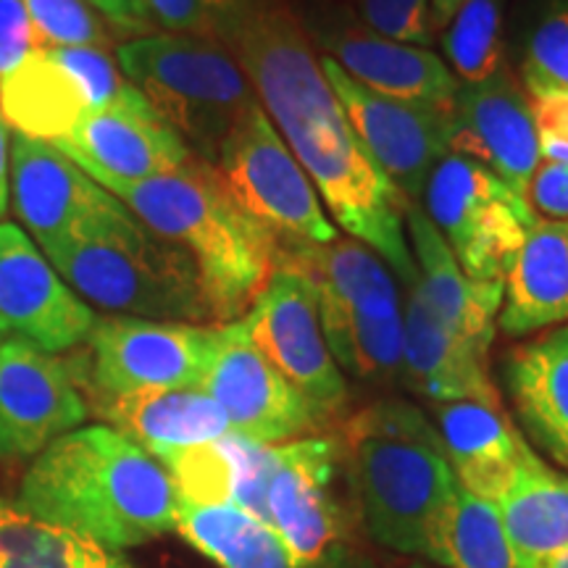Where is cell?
Returning <instances> with one entry per match:
<instances>
[{
    "label": "cell",
    "mask_w": 568,
    "mask_h": 568,
    "mask_svg": "<svg viewBox=\"0 0 568 568\" xmlns=\"http://www.w3.org/2000/svg\"><path fill=\"white\" fill-rule=\"evenodd\" d=\"M142 3L161 30L219 40L237 0H142Z\"/></svg>",
    "instance_id": "obj_37"
},
{
    "label": "cell",
    "mask_w": 568,
    "mask_h": 568,
    "mask_svg": "<svg viewBox=\"0 0 568 568\" xmlns=\"http://www.w3.org/2000/svg\"><path fill=\"white\" fill-rule=\"evenodd\" d=\"M337 464L335 437L274 445L266 524L305 566L345 568V524L335 495Z\"/></svg>",
    "instance_id": "obj_13"
},
{
    "label": "cell",
    "mask_w": 568,
    "mask_h": 568,
    "mask_svg": "<svg viewBox=\"0 0 568 568\" xmlns=\"http://www.w3.org/2000/svg\"><path fill=\"white\" fill-rule=\"evenodd\" d=\"M201 389L224 410L234 435L255 443L284 445L322 429L303 395L253 345L245 318L216 326Z\"/></svg>",
    "instance_id": "obj_14"
},
{
    "label": "cell",
    "mask_w": 568,
    "mask_h": 568,
    "mask_svg": "<svg viewBox=\"0 0 568 568\" xmlns=\"http://www.w3.org/2000/svg\"><path fill=\"white\" fill-rule=\"evenodd\" d=\"M42 253L84 303L109 316L216 324L190 253L148 230L122 201L84 216Z\"/></svg>",
    "instance_id": "obj_5"
},
{
    "label": "cell",
    "mask_w": 568,
    "mask_h": 568,
    "mask_svg": "<svg viewBox=\"0 0 568 568\" xmlns=\"http://www.w3.org/2000/svg\"><path fill=\"white\" fill-rule=\"evenodd\" d=\"M243 318L253 345L303 395L318 424L343 416L347 385L326 345L314 284L295 268L274 264Z\"/></svg>",
    "instance_id": "obj_12"
},
{
    "label": "cell",
    "mask_w": 568,
    "mask_h": 568,
    "mask_svg": "<svg viewBox=\"0 0 568 568\" xmlns=\"http://www.w3.org/2000/svg\"><path fill=\"white\" fill-rule=\"evenodd\" d=\"M113 59L190 153L211 166L234 124L258 105L243 67L219 40L153 32L122 42Z\"/></svg>",
    "instance_id": "obj_7"
},
{
    "label": "cell",
    "mask_w": 568,
    "mask_h": 568,
    "mask_svg": "<svg viewBox=\"0 0 568 568\" xmlns=\"http://www.w3.org/2000/svg\"><path fill=\"white\" fill-rule=\"evenodd\" d=\"M274 445L230 435L180 450L163 468L172 474L182 503L234 506L266 524V481L272 474Z\"/></svg>",
    "instance_id": "obj_27"
},
{
    "label": "cell",
    "mask_w": 568,
    "mask_h": 568,
    "mask_svg": "<svg viewBox=\"0 0 568 568\" xmlns=\"http://www.w3.org/2000/svg\"><path fill=\"white\" fill-rule=\"evenodd\" d=\"M176 531L219 568H314L293 558L268 524L234 506L180 500Z\"/></svg>",
    "instance_id": "obj_30"
},
{
    "label": "cell",
    "mask_w": 568,
    "mask_h": 568,
    "mask_svg": "<svg viewBox=\"0 0 568 568\" xmlns=\"http://www.w3.org/2000/svg\"><path fill=\"white\" fill-rule=\"evenodd\" d=\"M0 542L6 548L3 568H134L116 550L32 521L17 508L0 529Z\"/></svg>",
    "instance_id": "obj_32"
},
{
    "label": "cell",
    "mask_w": 568,
    "mask_h": 568,
    "mask_svg": "<svg viewBox=\"0 0 568 568\" xmlns=\"http://www.w3.org/2000/svg\"><path fill=\"white\" fill-rule=\"evenodd\" d=\"M11 203L40 247L116 197L45 140L11 134Z\"/></svg>",
    "instance_id": "obj_20"
},
{
    "label": "cell",
    "mask_w": 568,
    "mask_h": 568,
    "mask_svg": "<svg viewBox=\"0 0 568 568\" xmlns=\"http://www.w3.org/2000/svg\"><path fill=\"white\" fill-rule=\"evenodd\" d=\"M466 0H432V17H435V27L437 32H443L447 24H450L453 17H456L460 6H464Z\"/></svg>",
    "instance_id": "obj_43"
},
{
    "label": "cell",
    "mask_w": 568,
    "mask_h": 568,
    "mask_svg": "<svg viewBox=\"0 0 568 568\" xmlns=\"http://www.w3.org/2000/svg\"><path fill=\"white\" fill-rule=\"evenodd\" d=\"M439 552L447 568H524L495 503L466 493L460 485L445 516Z\"/></svg>",
    "instance_id": "obj_31"
},
{
    "label": "cell",
    "mask_w": 568,
    "mask_h": 568,
    "mask_svg": "<svg viewBox=\"0 0 568 568\" xmlns=\"http://www.w3.org/2000/svg\"><path fill=\"white\" fill-rule=\"evenodd\" d=\"M406 568H439V566H432V564H424V560H418V564H410Z\"/></svg>",
    "instance_id": "obj_46"
},
{
    "label": "cell",
    "mask_w": 568,
    "mask_h": 568,
    "mask_svg": "<svg viewBox=\"0 0 568 568\" xmlns=\"http://www.w3.org/2000/svg\"><path fill=\"white\" fill-rule=\"evenodd\" d=\"M45 45L21 0H0V82Z\"/></svg>",
    "instance_id": "obj_38"
},
{
    "label": "cell",
    "mask_w": 568,
    "mask_h": 568,
    "mask_svg": "<svg viewBox=\"0 0 568 568\" xmlns=\"http://www.w3.org/2000/svg\"><path fill=\"white\" fill-rule=\"evenodd\" d=\"M406 224L424 301L445 324L489 351L506 284L477 282L466 276L445 237L418 203L408 201Z\"/></svg>",
    "instance_id": "obj_26"
},
{
    "label": "cell",
    "mask_w": 568,
    "mask_h": 568,
    "mask_svg": "<svg viewBox=\"0 0 568 568\" xmlns=\"http://www.w3.org/2000/svg\"><path fill=\"white\" fill-rule=\"evenodd\" d=\"M274 264L314 284L322 329L339 372L368 385L403 379V314L393 274L358 240L276 247Z\"/></svg>",
    "instance_id": "obj_6"
},
{
    "label": "cell",
    "mask_w": 568,
    "mask_h": 568,
    "mask_svg": "<svg viewBox=\"0 0 568 568\" xmlns=\"http://www.w3.org/2000/svg\"><path fill=\"white\" fill-rule=\"evenodd\" d=\"M88 416L71 361L17 335L0 343V460H34Z\"/></svg>",
    "instance_id": "obj_15"
},
{
    "label": "cell",
    "mask_w": 568,
    "mask_h": 568,
    "mask_svg": "<svg viewBox=\"0 0 568 568\" xmlns=\"http://www.w3.org/2000/svg\"><path fill=\"white\" fill-rule=\"evenodd\" d=\"M453 74L481 84L503 71V0H466L445 27Z\"/></svg>",
    "instance_id": "obj_33"
},
{
    "label": "cell",
    "mask_w": 568,
    "mask_h": 568,
    "mask_svg": "<svg viewBox=\"0 0 568 568\" xmlns=\"http://www.w3.org/2000/svg\"><path fill=\"white\" fill-rule=\"evenodd\" d=\"M361 17L379 38L418 48L437 40L432 0H361Z\"/></svg>",
    "instance_id": "obj_36"
},
{
    "label": "cell",
    "mask_w": 568,
    "mask_h": 568,
    "mask_svg": "<svg viewBox=\"0 0 568 568\" xmlns=\"http://www.w3.org/2000/svg\"><path fill=\"white\" fill-rule=\"evenodd\" d=\"M40 40L51 48H109L111 32L88 0H21Z\"/></svg>",
    "instance_id": "obj_34"
},
{
    "label": "cell",
    "mask_w": 568,
    "mask_h": 568,
    "mask_svg": "<svg viewBox=\"0 0 568 568\" xmlns=\"http://www.w3.org/2000/svg\"><path fill=\"white\" fill-rule=\"evenodd\" d=\"M447 148L489 169L516 195L527 197L531 176L542 163L527 90L508 71L458 88L447 113Z\"/></svg>",
    "instance_id": "obj_18"
},
{
    "label": "cell",
    "mask_w": 568,
    "mask_h": 568,
    "mask_svg": "<svg viewBox=\"0 0 568 568\" xmlns=\"http://www.w3.org/2000/svg\"><path fill=\"white\" fill-rule=\"evenodd\" d=\"M568 322V222L537 216L503 287L497 326L529 337Z\"/></svg>",
    "instance_id": "obj_28"
},
{
    "label": "cell",
    "mask_w": 568,
    "mask_h": 568,
    "mask_svg": "<svg viewBox=\"0 0 568 568\" xmlns=\"http://www.w3.org/2000/svg\"><path fill=\"white\" fill-rule=\"evenodd\" d=\"M51 145L98 184L151 180L176 172L193 159L180 134L159 119L132 84L116 103L82 116L67 138Z\"/></svg>",
    "instance_id": "obj_19"
},
{
    "label": "cell",
    "mask_w": 568,
    "mask_h": 568,
    "mask_svg": "<svg viewBox=\"0 0 568 568\" xmlns=\"http://www.w3.org/2000/svg\"><path fill=\"white\" fill-rule=\"evenodd\" d=\"M322 69L376 169L406 201L418 203L429 174L450 151L447 113L376 95L347 77L329 55L322 59Z\"/></svg>",
    "instance_id": "obj_16"
},
{
    "label": "cell",
    "mask_w": 568,
    "mask_h": 568,
    "mask_svg": "<svg viewBox=\"0 0 568 568\" xmlns=\"http://www.w3.org/2000/svg\"><path fill=\"white\" fill-rule=\"evenodd\" d=\"M126 88L109 48L42 45L0 82V116L17 134L59 142L82 116L116 103Z\"/></svg>",
    "instance_id": "obj_11"
},
{
    "label": "cell",
    "mask_w": 568,
    "mask_h": 568,
    "mask_svg": "<svg viewBox=\"0 0 568 568\" xmlns=\"http://www.w3.org/2000/svg\"><path fill=\"white\" fill-rule=\"evenodd\" d=\"M539 568H568V548H566V550H560V552H556V556L545 560V564L539 566Z\"/></svg>",
    "instance_id": "obj_44"
},
{
    "label": "cell",
    "mask_w": 568,
    "mask_h": 568,
    "mask_svg": "<svg viewBox=\"0 0 568 568\" xmlns=\"http://www.w3.org/2000/svg\"><path fill=\"white\" fill-rule=\"evenodd\" d=\"M489 351L445 324L424 301L418 280L408 284L403 316V382L435 403L495 400Z\"/></svg>",
    "instance_id": "obj_21"
},
{
    "label": "cell",
    "mask_w": 568,
    "mask_h": 568,
    "mask_svg": "<svg viewBox=\"0 0 568 568\" xmlns=\"http://www.w3.org/2000/svg\"><path fill=\"white\" fill-rule=\"evenodd\" d=\"M6 566V548H3V542H0V568Z\"/></svg>",
    "instance_id": "obj_47"
},
{
    "label": "cell",
    "mask_w": 568,
    "mask_h": 568,
    "mask_svg": "<svg viewBox=\"0 0 568 568\" xmlns=\"http://www.w3.org/2000/svg\"><path fill=\"white\" fill-rule=\"evenodd\" d=\"M524 568L568 548V474L527 450L506 495L495 503Z\"/></svg>",
    "instance_id": "obj_29"
},
{
    "label": "cell",
    "mask_w": 568,
    "mask_h": 568,
    "mask_svg": "<svg viewBox=\"0 0 568 568\" xmlns=\"http://www.w3.org/2000/svg\"><path fill=\"white\" fill-rule=\"evenodd\" d=\"M88 3L122 32L138 34V38L153 34L155 24L142 0H88Z\"/></svg>",
    "instance_id": "obj_41"
},
{
    "label": "cell",
    "mask_w": 568,
    "mask_h": 568,
    "mask_svg": "<svg viewBox=\"0 0 568 568\" xmlns=\"http://www.w3.org/2000/svg\"><path fill=\"white\" fill-rule=\"evenodd\" d=\"M9 161H11V134L9 124L0 116V222L9 213L11 203V176H9Z\"/></svg>",
    "instance_id": "obj_42"
},
{
    "label": "cell",
    "mask_w": 568,
    "mask_h": 568,
    "mask_svg": "<svg viewBox=\"0 0 568 568\" xmlns=\"http://www.w3.org/2000/svg\"><path fill=\"white\" fill-rule=\"evenodd\" d=\"M101 187L148 230L190 253L213 322H237L253 308L274 272L276 240L234 203L211 163L193 155L176 172Z\"/></svg>",
    "instance_id": "obj_4"
},
{
    "label": "cell",
    "mask_w": 568,
    "mask_h": 568,
    "mask_svg": "<svg viewBox=\"0 0 568 568\" xmlns=\"http://www.w3.org/2000/svg\"><path fill=\"white\" fill-rule=\"evenodd\" d=\"M216 326L98 316L88 337V355L71 364L88 395L119 397L201 387L216 343Z\"/></svg>",
    "instance_id": "obj_10"
},
{
    "label": "cell",
    "mask_w": 568,
    "mask_h": 568,
    "mask_svg": "<svg viewBox=\"0 0 568 568\" xmlns=\"http://www.w3.org/2000/svg\"><path fill=\"white\" fill-rule=\"evenodd\" d=\"M529 103L542 161H568V90L531 95Z\"/></svg>",
    "instance_id": "obj_39"
},
{
    "label": "cell",
    "mask_w": 568,
    "mask_h": 568,
    "mask_svg": "<svg viewBox=\"0 0 568 568\" xmlns=\"http://www.w3.org/2000/svg\"><path fill=\"white\" fill-rule=\"evenodd\" d=\"M234 203L276 240V247L337 240L308 174L284 145L264 109L253 105L226 134L213 163Z\"/></svg>",
    "instance_id": "obj_9"
},
{
    "label": "cell",
    "mask_w": 568,
    "mask_h": 568,
    "mask_svg": "<svg viewBox=\"0 0 568 568\" xmlns=\"http://www.w3.org/2000/svg\"><path fill=\"white\" fill-rule=\"evenodd\" d=\"M435 418L458 485L481 500H500L531 447L508 418L500 397L437 403Z\"/></svg>",
    "instance_id": "obj_23"
},
{
    "label": "cell",
    "mask_w": 568,
    "mask_h": 568,
    "mask_svg": "<svg viewBox=\"0 0 568 568\" xmlns=\"http://www.w3.org/2000/svg\"><path fill=\"white\" fill-rule=\"evenodd\" d=\"M11 510H13V508H9V506H0V529H3L6 518H9V516H11Z\"/></svg>",
    "instance_id": "obj_45"
},
{
    "label": "cell",
    "mask_w": 568,
    "mask_h": 568,
    "mask_svg": "<svg viewBox=\"0 0 568 568\" xmlns=\"http://www.w3.org/2000/svg\"><path fill=\"white\" fill-rule=\"evenodd\" d=\"M326 48L347 77L376 95L450 113L458 80L429 48L379 38L372 30H339Z\"/></svg>",
    "instance_id": "obj_24"
},
{
    "label": "cell",
    "mask_w": 568,
    "mask_h": 568,
    "mask_svg": "<svg viewBox=\"0 0 568 568\" xmlns=\"http://www.w3.org/2000/svg\"><path fill=\"white\" fill-rule=\"evenodd\" d=\"M13 508L119 552L176 531L180 493L161 460L122 432L92 424L32 460Z\"/></svg>",
    "instance_id": "obj_2"
},
{
    "label": "cell",
    "mask_w": 568,
    "mask_h": 568,
    "mask_svg": "<svg viewBox=\"0 0 568 568\" xmlns=\"http://www.w3.org/2000/svg\"><path fill=\"white\" fill-rule=\"evenodd\" d=\"M6 335H9V329H6V326H3V324H0V343H3V339H6Z\"/></svg>",
    "instance_id": "obj_48"
},
{
    "label": "cell",
    "mask_w": 568,
    "mask_h": 568,
    "mask_svg": "<svg viewBox=\"0 0 568 568\" xmlns=\"http://www.w3.org/2000/svg\"><path fill=\"white\" fill-rule=\"evenodd\" d=\"M98 316L19 226L0 222V324L45 353L88 343Z\"/></svg>",
    "instance_id": "obj_17"
},
{
    "label": "cell",
    "mask_w": 568,
    "mask_h": 568,
    "mask_svg": "<svg viewBox=\"0 0 568 568\" xmlns=\"http://www.w3.org/2000/svg\"><path fill=\"white\" fill-rule=\"evenodd\" d=\"M521 74L529 98L568 90V3L552 6L539 19L531 32Z\"/></svg>",
    "instance_id": "obj_35"
},
{
    "label": "cell",
    "mask_w": 568,
    "mask_h": 568,
    "mask_svg": "<svg viewBox=\"0 0 568 568\" xmlns=\"http://www.w3.org/2000/svg\"><path fill=\"white\" fill-rule=\"evenodd\" d=\"M90 400L92 410L105 418V426L122 432L155 460H166L174 453L213 443L232 432L224 410L201 387L119 397L90 395Z\"/></svg>",
    "instance_id": "obj_25"
},
{
    "label": "cell",
    "mask_w": 568,
    "mask_h": 568,
    "mask_svg": "<svg viewBox=\"0 0 568 568\" xmlns=\"http://www.w3.org/2000/svg\"><path fill=\"white\" fill-rule=\"evenodd\" d=\"M337 445L374 542L443 566L439 537L458 481L437 426L387 397L347 418Z\"/></svg>",
    "instance_id": "obj_3"
},
{
    "label": "cell",
    "mask_w": 568,
    "mask_h": 568,
    "mask_svg": "<svg viewBox=\"0 0 568 568\" xmlns=\"http://www.w3.org/2000/svg\"><path fill=\"white\" fill-rule=\"evenodd\" d=\"M426 216L466 276L506 284L537 213L489 169L450 153L424 187Z\"/></svg>",
    "instance_id": "obj_8"
},
{
    "label": "cell",
    "mask_w": 568,
    "mask_h": 568,
    "mask_svg": "<svg viewBox=\"0 0 568 568\" xmlns=\"http://www.w3.org/2000/svg\"><path fill=\"white\" fill-rule=\"evenodd\" d=\"M500 372L524 439L568 474V322L510 347Z\"/></svg>",
    "instance_id": "obj_22"
},
{
    "label": "cell",
    "mask_w": 568,
    "mask_h": 568,
    "mask_svg": "<svg viewBox=\"0 0 568 568\" xmlns=\"http://www.w3.org/2000/svg\"><path fill=\"white\" fill-rule=\"evenodd\" d=\"M219 42L243 67L268 122L335 222L403 282H416L403 226L408 201L366 153L295 13L282 0H237Z\"/></svg>",
    "instance_id": "obj_1"
},
{
    "label": "cell",
    "mask_w": 568,
    "mask_h": 568,
    "mask_svg": "<svg viewBox=\"0 0 568 568\" xmlns=\"http://www.w3.org/2000/svg\"><path fill=\"white\" fill-rule=\"evenodd\" d=\"M527 201L542 219L568 222V161H542L531 176Z\"/></svg>",
    "instance_id": "obj_40"
}]
</instances>
